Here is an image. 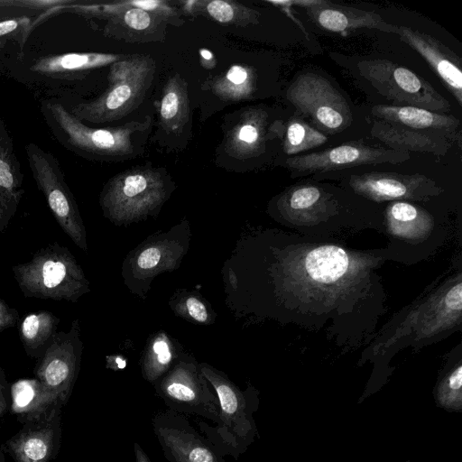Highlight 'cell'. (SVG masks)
<instances>
[{"label":"cell","mask_w":462,"mask_h":462,"mask_svg":"<svg viewBox=\"0 0 462 462\" xmlns=\"http://www.w3.org/2000/svg\"><path fill=\"white\" fill-rule=\"evenodd\" d=\"M41 111L50 131L60 144L94 160L127 159L141 152L151 125V119L147 117L143 122H131L116 127H89L52 98L41 102Z\"/></svg>","instance_id":"obj_1"},{"label":"cell","mask_w":462,"mask_h":462,"mask_svg":"<svg viewBox=\"0 0 462 462\" xmlns=\"http://www.w3.org/2000/svg\"><path fill=\"white\" fill-rule=\"evenodd\" d=\"M199 367L215 391L219 406L218 421L214 426L198 421L199 432L221 457L238 459L253 440L250 389L242 391L224 373L208 364H199Z\"/></svg>","instance_id":"obj_2"},{"label":"cell","mask_w":462,"mask_h":462,"mask_svg":"<svg viewBox=\"0 0 462 462\" xmlns=\"http://www.w3.org/2000/svg\"><path fill=\"white\" fill-rule=\"evenodd\" d=\"M154 73L155 63L150 56H126L111 64L107 89L94 100L74 106L70 113L93 124L118 120L143 102Z\"/></svg>","instance_id":"obj_3"},{"label":"cell","mask_w":462,"mask_h":462,"mask_svg":"<svg viewBox=\"0 0 462 462\" xmlns=\"http://www.w3.org/2000/svg\"><path fill=\"white\" fill-rule=\"evenodd\" d=\"M166 198L167 186L162 174L138 168L110 180L104 189L102 204L112 219L130 222L153 213Z\"/></svg>","instance_id":"obj_4"},{"label":"cell","mask_w":462,"mask_h":462,"mask_svg":"<svg viewBox=\"0 0 462 462\" xmlns=\"http://www.w3.org/2000/svg\"><path fill=\"white\" fill-rule=\"evenodd\" d=\"M357 66L360 74L397 106L442 114L450 111L449 102L429 81L405 67L384 59L365 60Z\"/></svg>","instance_id":"obj_5"},{"label":"cell","mask_w":462,"mask_h":462,"mask_svg":"<svg viewBox=\"0 0 462 462\" xmlns=\"http://www.w3.org/2000/svg\"><path fill=\"white\" fill-rule=\"evenodd\" d=\"M154 384L165 405L181 414H193L218 421L219 406L215 391L191 358H180Z\"/></svg>","instance_id":"obj_6"},{"label":"cell","mask_w":462,"mask_h":462,"mask_svg":"<svg viewBox=\"0 0 462 462\" xmlns=\"http://www.w3.org/2000/svg\"><path fill=\"white\" fill-rule=\"evenodd\" d=\"M286 97L299 113L310 118L320 132L336 134L352 124L346 99L320 75L300 74L288 87Z\"/></svg>","instance_id":"obj_7"},{"label":"cell","mask_w":462,"mask_h":462,"mask_svg":"<svg viewBox=\"0 0 462 462\" xmlns=\"http://www.w3.org/2000/svg\"><path fill=\"white\" fill-rule=\"evenodd\" d=\"M25 153L33 179L51 209L75 242L86 250L84 229L59 161L33 143L25 145Z\"/></svg>","instance_id":"obj_8"},{"label":"cell","mask_w":462,"mask_h":462,"mask_svg":"<svg viewBox=\"0 0 462 462\" xmlns=\"http://www.w3.org/2000/svg\"><path fill=\"white\" fill-rule=\"evenodd\" d=\"M410 158V153L406 152L370 146L363 141H355L320 152L289 157L285 166L292 177H298L363 165L396 164Z\"/></svg>","instance_id":"obj_9"},{"label":"cell","mask_w":462,"mask_h":462,"mask_svg":"<svg viewBox=\"0 0 462 462\" xmlns=\"http://www.w3.org/2000/svg\"><path fill=\"white\" fill-rule=\"evenodd\" d=\"M107 23L105 32L127 42L161 41L165 35L166 24L176 12L147 11L138 7L134 1L97 5Z\"/></svg>","instance_id":"obj_10"},{"label":"cell","mask_w":462,"mask_h":462,"mask_svg":"<svg viewBox=\"0 0 462 462\" xmlns=\"http://www.w3.org/2000/svg\"><path fill=\"white\" fill-rule=\"evenodd\" d=\"M152 423L161 447L184 462H226L184 414L170 409L161 411L154 415Z\"/></svg>","instance_id":"obj_11"},{"label":"cell","mask_w":462,"mask_h":462,"mask_svg":"<svg viewBox=\"0 0 462 462\" xmlns=\"http://www.w3.org/2000/svg\"><path fill=\"white\" fill-rule=\"evenodd\" d=\"M349 185L357 194L374 201L425 199L442 191L433 180L419 173L371 171L352 175Z\"/></svg>","instance_id":"obj_12"},{"label":"cell","mask_w":462,"mask_h":462,"mask_svg":"<svg viewBox=\"0 0 462 462\" xmlns=\"http://www.w3.org/2000/svg\"><path fill=\"white\" fill-rule=\"evenodd\" d=\"M61 439V410L37 420L24 422L20 430L2 448L14 462H51Z\"/></svg>","instance_id":"obj_13"},{"label":"cell","mask_w":462,"mask_h":462,"mask_svg":"<svg viewBox=\"0 0 462 462\" xmlns=\"http://www.w3.org/2000/svg\"><path fill=\"white\" fill-rule=\"evenodd\" d=\"M400 39L420 53L442 80L457 102L462 104V70L460 58L433 36L399 26Z\"/></svg>","instance_id":"obj_14"},{"label":"cell","mask_w":462,"mask_h":462,"mask_svg":"<svg viewBox=\"0 0 462 462\" xmlns=\"http://www.w3.org/2000/svg\"><path fill=\"white\" fill-rule=\"evenodd\" d=\"M371 134L395 151L419 152L438 156L446 155L460 138L457 131L415 130L378 119L373 124Z\"/></svg>","instance_id":"obj_15"},{"label":"cell","mask_w":462,"mask_h":462,"mask_svg":"<svg viewBox=\"0 0 462 462\" xmlns=\"http://www.w3.org/2000/svg\"><path fill=\"white\" fill-rule=\"evenodd\" d=\"M308 16L320 28L333 32H347L358 29H374L398 34L399 26L388 23L380 14L328 1L300 3Z\"/></svg>","instance_id":"obj_16"},{"label":"cell","mask_w":462,"mask_h":462,"mask_svg":"<svg viewBox=\"0 0 462 462\" xmlns=\"http://www.w3.org/2000/svg\"><path fill=\"white\" fill-rule=\"evenodd\" d=\"M268 137L267 114L253 108L245 111L228 133L226 151L236 158L254 157L264 151Z\"/></svg>","instance_id":"obj_17"},{"label":"cell","mask_w":462,"mask_h":462,"mask_svg":"<svg viewBox=\"0 0 462 462\" xmlns=\"http://www.w3.org/2000/svg\"><path fill=\"white\" fill-rule=\"evenodd\" d=\"M378 120L415 130L457 131L459 120L448 114L406 106L376 105L371 109Z\"/></svg>","instance_id":"obj_18"},{"label":"cell","mask_w":462,"mask_h":462,"mask_svg":"<svg viewBox=\"0 0 462 462\" xmlns=\"http://www.w3.org/2000/svg\"><path fill=\"white\" fill-rule=\"evenodd\" d=\"M125 57L99 52H69L42 57L31 69L48 77L63 78L113 64Z\"/></svg>","instance_id":"obj_19"},{"label":"cell","mask_w":462,"mask_h":462,"mask_svg":"<svg viewBox=\"0 0 462 462\" xmlns=\"http://www.w3.org/2000/svg\"><path fill=\"white\" fill-rule=\"evenodd\" d=\"M306 276L319 284L337 282L346 273L349 260L346 253L335 245H322L309 252L304 258Z\"/></svg>","instance_id":"obj_20"},{"label":"cell","mask_w":462,"mask_h":462,"mask_svg":"<svg viewBox=\"0 0 462 462\" xmlns=\"http://www.w3.org/2000/svg\"><path fill=\"white\" fill-rule=\"evenodd\" d=\"M189 118L187 84L180 75L171 77L163 88L160 125L168 133H180Z\"/></svg>","instance_id":"obj_21"},{"label":"cell","mask_w":462,"mask_h":462,"mask_svg":"<svg viewBox=\"0 0 462 462\" xmlns=\"http://www.w3.org/2000/svg\"><path fill=\"white\" fill-rule=\"evenodd\" d=\"M22 181L12 140L0 121V214L17 204L22 195Z\"/></svg>","instance_id":"obj_22"},{"label":"cell","mask_w":462,"mask_h":462,"mask_svg":"<svg viewBox=\"0 0 462 462\" xmlns=\"http://www.w3.org/2000/svg\"><path fill=\"white\" fill-rule=\"evenodd\" d=\"M280 208L293 217L307 218L322 214L332 205L330 196L313 185L296 186L279 200Z\"/></svg>","instance_id":"obj_23"},{"label":"cell","mask_w":462,"mask_h":462,"mask_svg":"<svg viewBox=\"0 0 462 462\" xmlns=\"http://www.w3.org/2000/svg\"><path fill=\"white\" fill-rule=\"evenodd\" d=\"M183 249V246L168 241L151 243L136 254L134 271L141 277L150 278L159 272L175 268L178 259L184 253Z\"/></svg>","instance_id":"obj_24"},{"label":"cell","mask_w":462,"mask_h":462,"mask_svg":"<svg viewBox=\"0 0 462 462\" xmlns=\"http://www.w3.org/2000/svg\"><path fill=\"white\" fill-rule=\"evenodd\" d=\"M194 13L206 15L223 24L246 26L259 23L260 13L235 1L213 0L192 2Z\"/></svg>","instance_id":"obj_25"},{"label":"cell","mask_w":462,"mask_h":462,"mask_svg":"<svg viewBox=\"0 0 462 462\" xmlns=\"http://www.w3.org/2000/svg\"><path fill=\"white\" fill-rule=\"evenodd\" d=\"M213 93L224 101H240L251 97L255 89V73L249 66L233 65L214 79Z\"/></svg>","instance_id":"obj_26"},{"label":"cell","mask_w":462,"mask_h":462,"mask_svg":"<svg viewBox=\"0 0 462 462\" xmlns=\"http://www.w3.org/2000/svg\"><path fill=\"white\" fill-rule=\"evenodd\" d=\"M391 231L402 237L413 238L426 232L430 224V216L424 210L408 202L397 201L387 208Z\"/></svg>","instance_id":"obj_27"},{"label":"cell","mask_w":462,"mask_h":462,"mask_svg":"<svg viewBox=\"0 0 462 462\" xmlns=\"http://www.w3.org/2000/svg\"><path fill=\"white\" fill-rule=\"evenodd\" d=\"M282 147L288 155H294L320 146L328 141L326 135L305 121L292 117L282 130Z\"/></svg>","instance_id":"obj_28"},{"label":"cell","mask_w":462,"mask_h":462,"mask_svg":"<svg viewBox=\"0 0 462 462\" xmlns=\"http://www.w3.org/2000/svg\"><path fill=\"white\" fill-rule=\"evenodd\" d=\"M177 355L165 336L155 338L142 361V374L151 383L161 379L177 362Z\"/></svg>","instance_id":"obj_29"},{"label":"cell","mask_w":462,"mask_h":462,"mask_svg":"<svg viewBox=\"0 0 462 462\" xmlns=\"http://www.w3.org/2000/svg\"><path fill=\"white\" fill-rule=\"evenodd\" d=\"M67 266L60 261L48 260L42 266V280L48 289L57 288L67 277Z\"/></svg>","instance_id":"obj_30"},{"label":"cell","mask_w":462,"mask_h":462,"mask_svg":"<svg viewBox=\"0 0 462 462\" xmlns=\"http://www.w3.org/2000/svg\"><path fill=\"white\" fill-rule=\"evenodd\" d=\"M68 0H17V1H0L2 6H16L30 9H51L57 6L70 4Z\"/></svg>","instance_id":"obj_31"},{"label":"cell","mask_w":462,"mask_h":462,"mask_svg":"<svg viewBox=\"0 0 462 462\" xmlns=\"http://www.w3.org/2000/svg\"><path fill=\"white\" fill-rule=\"evenodd\" d=\"M185 308L189 316L197 322L206 323L208 320V312L206 305L194 296L187 297Z\"/></svg>","instance_id":"obj_32"},{"label":"cell","mask_w":462,"mask_h":462,"mask_svg":"<svg viewBox=\"0 0 462 462\" xmlns=\"http://www.w3.org/2000/svg\"><path fill=\"white\" fill-rule=\"evenodd\" d=\"M30 19L27 17H17L7 19L0 22V38H3L12 32L18 31L19 29L28 28L30 29Z\"/></svg>","instance_id":"obj_33"},{"label":"cell","mask_w":462,"mask_h":462,"mask_svg":"<svg viewBox=\"0 0 462 462\" xmlns=\"http://www.w3.org/2000/svg\"><path fill=\"white\" fill-rule=\"evenodd\" d=\"M40 323L41 320L37 315L32 314L27 316L22 327L23 336L28 339L35 338L40 330Z\"/></svg>","instance_id":"obj_34"},{"label":"cell","mask_w":462,"mask_h":462,"mask_svg":"<svg viewBox=\"0 0 462 462\" xmlns=\"http://www.w3.org/2000/svg\"><path fill=\"white\" fill-rule=\"evenodd\" d=\"M462 385V366L458 365L448 378V386L452 390H459Z\"/></svg>","instance_id":"obj_35"},{"label":"cell","mask_w":462,"mask_h":462,"mask_svg":"<svg viewBox=\"0 0 462 462\" xmlns=\"http://www.w3.org/2000/svg\"><path fill=\"white\" fill-rule=\"evenodd\" d=\"M134 453L135 462H152L148 455L144 452L143 448L137 442L134 443Z\"/></svg>","instance_id":"obj_36"},{"label":"cell","mask_w":462,"mask_h":462,"mask_svg":"<svg viewBox=\"0 0 462 462\" xmlns=\"http://www.w3.org/2000/svg\"><path fill=\"white\" fill-rule=\"evenodd\" d=\"M8 406L7 393L5 386L0 382V419L5 412Z\"/></svg>","instance_id":"obj_37"},{"label":"cell","mask_w":462,"mask_h":462,"mask_svg":"<svg viewBox=\"0 0 462 462\" xmlns=\"http://www.w3.org/2000/svg\"><path fill=\"white\" fill-rule=\"evenodd\" d=\"M163 456L168 460V462H184L181 458H180L178 456L171 452L170 450L166 448H162Z\"/></svg>","instance_id":"obj_38"},{"label":"cell","mask_w":462,"mask_h":462,"mask_svg":"<svg viewBox=\"0 0 462 462\" xmlns=\"http://www.w3.org/2000/svg\"><path fill=\"white\" fill-rule=\"evenodd\" d=\"M0 462H5V452L3 448H0Z\"/></svg>","instance_id":"obj_39"}]
</instances>
